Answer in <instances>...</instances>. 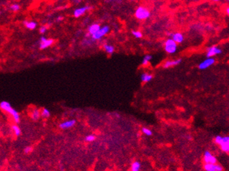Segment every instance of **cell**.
Wrapping results in <instances>:
<instances>
[{
	"mask_svg": "<svg viewBox=\"0 0 229 171\" xmlns=\"http://www.w3.org/2000/svg\"><path fill=\"white\" fill-rule=\"evenodd\" d=\"M0 109L5 113H8L13 118V121L16 124H18L21 121V116L20 114L16 110H15L14 108L11 106V105L10 104L8 101H3L0 103Z\"/></svg>",
	"mask_w": 229,
	"mask_h": 171,
	"instance_id": "cell-1",
	"label": "cell"
},
{
	"mask_svg": "<svg viewBox=\"0 0 229 171\" xmlns=\"http://www.w3.org/2000/svg\"><path fill=\"white\" fill-rule=\"evenodd\" d=\"M151 16V12L148 8L144 7V6H139L135 11V17L137 19L140 20V21H144L149 18Z\"/></svg>",
	"mask_w": 229,
	"mask_h": 171,
	"instance_id": "cell-2",
	"label": "cell"
},
{
	"mask_svg": "<svg viewBox=\"0 0 229 171\" xmlns=\"http://www.w3.org/2000/svg\"><path fill=\"white\" fill-rule=\"evenodd\" d=\"M164 49L168 54H174L177 50V43H175L172 38H168L164 43Z\"/></svg>",
	"mask_w": 229,
	"mask_h": 171,
	"instance_id": "cell-3",
	"label": "cell"
},
{
	"mask_svg": "<svg viewBox=\"0 0 229 171\" xmlns=\"http://www.w3.org/2000/svg\"><path fill=\"white\" fill-rule=\"evenodd\" d=\"M110 31V27L107 25H105V26L101 27L100 29H99V31H98L97 33H95L94 35L92 36V38L95 41H98V40L101 39L102 38L104 37L105 36H106L107 34Z\"/></svg>",
	"mask_w": 229,
	"mask_h": 171,
	"instance_id": "cell-4",
	"label": "cell"
},
{
	"mask_svg": "<svg viewBox=\"0 0 229 171\" xmlns=\"http://www.w3.org/2000/svg\"><path fill=\"white\" fill-rule=\"evenodd\" d=\"M54 39L53 38H48L45 36H41L40 38L39 48L41 50L46 49V48L51 47L54 43Z\"/></svg>",
	"mask_w": 229,
	"mask_h": 171,
	"instance_id": "cell-5",
	"label": "cell"
},
{
	"mask_svg": "<svg viewBox=\"0 0 229 171\" xmlns=\"http://www.w3.org/2000/svg\"><path fill=\"white\" fill-rule=\"evenodd\" d=\"M222 53V50L220 49L219 48L216 46H213L211 47H209V48L207 49L206 52V56L207 58H210L214 56H216V55L221 54Z\"/></svg>",
	"mask_w": 229,
	"mask_h": 171,
	"instance_id": "cell-6",
	"label": "cell"
},
{
	"mask_svg": "<svg viewBox=\"0 0 229 171\" xmlns=\"http://www.w3.org/2000/svg\"><path fill=\"white\" fill-rule=\"evenodd\" d=\"M203 160L205 163L208 164H215L217 163V158L215 157L210 151H205L204 153Z\"/></svg>",
	"mask_w": 229,
	"mask_h": 171,
	"instance_id": "cell-7",
	"label": "cell"
},
{
	"mask_svg": "<svg viewBox=\"0 0 229 171\" xmlns=\"http://www.w3.org/2000/svg\"><path fill=\"white\" fill-rule=\"evenodd\" d=\"M215 63V60L213 57L207 58L206 60H203L202 62H200L198 65V68L200 70H205L209 68L210 66H212Z\"/></svg>",
	"mask_w": 229,
	"mask_h": 171,
	"instance_id": "cell-8",
	"label": "cell"
},
{
	"mask_svg": "<svg viewBox=\"0 0 229 171\" xmlns=\"http://www.w3.org/2000/svg\"><path fill=\"white\" fill-rule=\"evenodd\" d=\"M91 8V7L90 6H82V7L76 8V9L74 11L73 16L76 18H80L81 16H83V15H84L85 13L87 12V11H89Z\"/></svg>",
	"mask_w": 229,
	"mask_h": 171,
	"instance_id": "cell-9",
	"label": "cell"
},
{
	"mask_svg": "<svg viewBox=\"0 0 229 171\" xmlns=\"http://www.w3.org/2000/svg\"><path fill=\"white\" fill-rule=\"evenodd\" d=\"M76 124V120H69L61 122L59 124V127L62 129H68L74 127Z\"/></svg>",
	"mask_w": 229,
	"mask_h": 171,
	"instance_id": "cell-10",
	"label": "cell"
},
{
	"mask_svg": "<svg viewBox=\"0 0 229 171\" xmlns=\"http://www.w3.org/2000/svg\"><path fill=\"white\" fill-rule=\"evenodd\" d=\"M204 169L205 171H222L223 167L217 163L208 164L205 163L204 165Z\"/></svg>",
	"mask_w": 229,
	"mask_h": 171,
	"instance_id": "cell-11",
	"label": "cell"
},
{
	"mask_svg": "<svg viewBox=\"0 0 229 171\" xmlns=\"http://www.w3.org/2000/svg\"><path fill=\"white\" fill-rule=\"evenodd\" d=\"M182 62V59H177V60H168L163 64V68H169L171 67L176 66L177 65L179 64Z\"/></svg>",
	"mask_w": 229,
	"mask_h": 171,
	"instance_id": "cell-12",
	"label": "cell"
},
{
	"mask_svg": "<svg viewBox=\"0 0 229 171\" xmlns=\"http://www.w3.org/2000/svg\"><path fill=\"white\" fill-rule=\"evenodd\" d=\"M219 146L221 150L224 152H228L229 151V137L224 136L223 137V142L220 144Z\"/></svg>",
	"mask_w": 229,
	"mask_h": 171,
	"instance_id": "cell-13",
	"label": "cell"
},
{
	"mask_svg": "<svg viewBox=\"0 0 229 171\" xmlns=\"http://www.w3.org/2000/svg\"><path fill=\"white\" fill-rule=\"evenodd\" d=\"M176 43H181L183 42L184 37L183 34L180 32H175L171 34V38Z\"/></svg>",
	"mask_w": 229,
	"mask_h": 171,
	"instance_id": "cell-14",
	"label": "cell"
},
{
	"mask_svg": "<svg viewBox=\"0 0 229 171\" xmlns=\"http://www.w3.org/2000/svg\"><path fill=\"white\" fill-rule=\"evenodd\" d=\"M41 117V110L39 108H34L31 110L30 117L33 121H37Z\"/></svg>",
	"mask_w": 229,
	"mask_h": 171,
	"instance_id": "cell-15",
	"label": "cell"
},
{
	"mask_svg": "<svg viewBox=\"0 0 229 171\" xmlns=\"http://www.w3.org/2000/svg\"><path fill=\"white\" fill-rule=\"evenodd\" d=\"M100 27H101V26H100L99 24H97V23L91 25V26L88 27V34L93 36V35H94L95 33H97L98 31H99Z\"/></svg>",
	"mask_w": 229,
	"mask_h": 171,
	"instance_id": "cell-16",
	"label": "cell"
},
{
	"mask_svg": "<svg viewBox=\"0 0 229 171\" xmlns=\"http://www.w3.org/2000/svg\"><path fill=\"white\" fill-rule=\"evenodd\" d=\"M23 24L25 26L26 28H28L30 30H34L37 27V23L34 21H25L23 22Z\"/></svg>",
	"mask_w": 229,
	"mask_h": 171,
	"instance_id": "cell-17",
	"label": "cell"
},
{
	"mask_svg": "<svg viewBox=\"0 0 229 171\" xmlns=\"http://www.w3.org/2000/svg\"><path fill=\"white\" fill-rule=\"evenodd\" d=\"M153 79V75L151 73H144L141 75V80L143 83H149Z\"/></svg>",
	"mask_w": 229,
	"mask_h": 171,
	"instance_id": "cell-18",
	"label": "cell"
},
{
	"mask_svg": "<svg viewBox=\"0 0 229 171\" xmlns=\"http://www.w3.org/2000/svg\"><path fill=\"white\" fill-rule=\"evenodd\" d=\"M11 130H12L13 134H14L15 136L18 137L21 135V129L19 127H18L17 124H15L11 125Z\"/></svg>",
	"mask_w": 229,
	"mask_h": 171,
	"instance_id": "cell-19",
	"label": "cell"
},
{
	"mask_svg": "<svg viewBox=\"0 0 229 171\" xmlns=\"http://www.w3.org/2000/svg\"><path fill=\"white\" fill-rule=\"evenodd\" d=\"M104 50L109 55H111L114 53V47L111 45H109V44H105L104 45Z\"/></svg>",
	"mask_w": 229,
	"mask_h": 171,
	"instance_id": "cell-20",
	"label": "cell"
},
{
	"mask_svg": "<svg viewBox=\"0 0 229 171\" xmlns=\"http://www.w3.org/2000/svg\"><path fill=\"white\" fill-rule=\"evenodd\" d=\"M141 168V163L138 161H135L131 165V171H140Z\"/></svg>",
	"mask_w": 229,
	"mask_h": 171,
	"instance_id": "cell-21",
	"label": "cell"
},
{
	"mask_svg": "<svg viewBox=\"0 0 229 171\" xmlns=\"http://www.w3.org/2000/svg\"><path fill=\"white\" fill-rule=\"evenodd\" d=\"M51 116V112L49 111V110L46 108H43L41 110V117L43 118L46 119L48 118Z\"/></svg>",
	"mask_w": 229,
	"mask_h": 171,
	"instance_id": "cell-22",
	"label": "cell"
},
{
	"mask_svg": "<svg viewBox=\"0 0 229 171\" xmlns=\"http://www.w3.org/2000/svg\"><path fill=\"white\" fill-rule=\"evenodd\" d=\"M152 59V56L150 55H145L144 57H143L142 62V64L143 66H147L149 65V64L150 63Z\"/></svg>",
	"mask_w": 229,
	"mask_h": 171,
	"instance_id": "cell-23",
	"label": "cell"
},
{
	"mask_svg": "<svg viewBox=\"0 0 229 171\" xmlns=\"http://www.w3.org/2000/svg\"><path fill=\"white\" fill-rule=\"evenodd\" d=\"M10 9L11 11H14V12H16V11H18L21 9V6L18 4H13L10 6Z\"/></svg>",
	"mask_w": 229,
	"mask_h": 171,
	"instance_id": "cell-24",
	"label": "cell"
},
{
	"mask_svg": "<svg viewBox=\"0 0 229 171\" xmlns=\"http://www.w3.org/2000/svg\"><path fill=\"white\" fill-rule=\"evenodd\" d=\"M95 138H96V137H95V135H93V134H91V135H88L86 136V138H85V140H86V142H93L94 140H95Z\"/></svg>",
	"mask_w": 229,
	"mask_h": 171,
	"instance_id": "cell-25",
	"label": "cell"
},
{
	"mask_svg": "<svg viewBox=\"0 0 229 171\" xmlns=\"http://www.w3.org/2000/svg\"><path fill=\"white\" fill-rule=\"evenodd\" d=\"M142 133L144 134V135H147V136H151L152 135L151 131L149 129L146 128V127H143V128L142 129Z\"/></svg>",
	"mask_w": 229,
	"mask_h": 171,
	"instance_id": "cell-26",
	"label": "cell"
},
{
	"mask_svg": "<svg viewBox=\"0 0 229 171\" xmlns=\"http://www.w3.org/2000/svg\"><path fill=\"white\" fill-rule=\"evenodd\" d=\"M132 34L136 38H141L142 37V33L140 31H133Z\"/></svg>",
	"mask_w": 229,
	"mask_h": 171,
	"instance_id": "cell-27",
	"label": "cell"
},
{
	"mask_svg": "<svg viewBox=\"0 0 229 171\" xmlns=\"http://www.w3.org/2000/svg\"><path fill=\"white\" fill-rule=\"evenodd\" d=\"M215 142L216 144H218L219 145L223 142V136L221 135H217L215 138Z\"/></svg>",
	"mask_w": 229,
	"mask_h": 171,
	"instance_id": "cell-28",
	"label": "cell"
},
{
	"mask_svg": "<svg viewBox=\"0 0 229 171\" xmlns=\"http://www.w3.org/2000/svg\"><path fill=\"white\" fill-rule=\"evenodd\" d=\"M47 30H48L47 25H42L39 29V33L41 34H43L46 33V31H47Z\"/></svg>",
	"mask_w": 229,
	"mask_h": 171,
	"instance_id": "cell-29",
	"label": "cell"
},
{
	"mask_svg": "<svg viewBox=\"0 0 229 171\" xmlns=\"http://www.w3.org/2000/svg\"><path fill=\"white\" fill-rule=\"evenodd\" d=\"M32 151V147L30 146L26 147L24 149V153L26 154V155H28V154L31 153Z\"/></svg>",
	"mask_w": 229,
	"mask_h": 171,
	"instance_id": "cell-30",
	"label": "cell"
},
{
	"mask_svg": "<svg viewBox=\"0 0 229 171\" xmlns=\"http://www.w3.org/2000/svg\"><path fill=\"white\" fill-rule=\"evenodd\" d=\"M57 20H58V21H63V17H62V16L58 17V18H57Z\"/></svg>",
	"mask_w": 229,
	"mask_h": 171,
	"instance_id": "cell-31",
	"label": "cell"
},
{
	"mask_svg": "<svg viewBox=\"0 0 229 171\" xmlns=\"http://www.w3.org/2000/svg\"><path fill=\"white\" fill-rule=\"evenodd\" d=\"M226 13L227 15L229 14V8L228 7H227L226 8Z\"/></svg>",
	"mask_w": 229,
	"mask_h": 171,
	"instance_id": "cell-32",
	"label": "cell"
},
{
	"mask_svg": "<svg viewBox=\"0 0 229 171\" xmlns=\"http://www.w3.org/2000/svg\"><path fill=\"white\" fill-rule=\"evenodd\" d=\"M213 1H219L220 0H213Z\"/></svg>",
	"mask_w": 229,
	"mask_h": 171,
	"instance_id": "cell-33",
	"label": "cell"
}]
</instances>
